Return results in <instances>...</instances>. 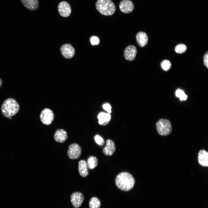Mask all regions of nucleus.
<instances>
[{
	"mask_svg": "<svg viewBox=\"0 0 208 208\" xmlns=\"http://www.w3.org/2000/svg\"><path fill=\"white\" fill-rule=\"evenodd\" d=\"M96 143L99 145L102 146L104 143V141L103 138L100 135H97L94 138Z\"/></svg>",
	"mask_w": 208,
	"mask_h": 208,
	"instance_id": "nucleus-23",
	"label": "nucleus"
},
{
	"mask_svg": "<svg viewBox=\"0 0 208 208\" xmlns=\"http://www.w3.org/2000/svg\"><path fill=\"white\" fill-rule=\"evenodd\" d=\"M84 199V196L82 193L79 192L73 193L70 196L71 203L75 208L80 207L82 204Z\"/></svg>",
	"mask_w": 208,
	"mask_h": 208,
	"instance_id": "nucleus-9",
	"label": "nucleus"
},
{
	"mask_svg": "<svg viewBox=\"0 0 208 208\" xmlns=\"http://www.w3.org/2000/svg\"><path fill=\"white\" fill-rule=\"evenodd\" d=\"M78 171L80 175L82 177H87L89 174L86 161L84 160H80L78 163Z\"/></svg>",
	"mask_w": 208,
	"mask_h": 208,
	"instance_id": "nucleus-17",
	"label": "nucleus"
},
{
	"mask_svg": "<svg viewBox=\"0 0 208 208\" xmlns=\"http://www.w3.org/2000/svg\"><path fill=\"white\" fill-rule=\"evenodd\" d=\"M111 116L109 114L105 113L104 120L105 122H108L110 119Z\"/></svg>",
	"mask_w": 208,
	"mask_h": 208,
	"instance_id": "nucleus-28",
	"label": "nucleus"
},
{
	"mask_svg": "<svg viewBox=\"0 0 208 208\" xmlns=\"http://www.w3.org/2000/svg\"><path fill=\"white\" fill-rule=\"evenodd\" d=\"M95 6L101 14L106 16L113 14L116 11V6L111 0H97Z\"/></svg>",
	"mask_w": 208,
	"mask_h": 208,
	"instance_id": "nucleus-3",
	"label": "nucleus"
},
{
	"mask_svg": "<svg viewBox=\"0 0 208 208\" xmlns=\"http://www.w3.org/2000/svg\"><path fill=\"white\" fill-rule=\"evenodd\" d=\"M175 95L177 97L179 98L180 101L185 100L187 98V96L186 95L184 92L180 89L176 90L175 92Z\"/></svg>",
	"mask_w": 208,
	"mask_h": 208,
	"instance_id": "nucleus-20",
	"label": "nucleus"
},
{
	"mask_svg": "<svg viewBox=\"0 0 208 208\" xmlns=\"http://www.w3.org/2000/svg\"><path fill=\"white\" fill-rule=\"evenodd\" d=\"M90 41L92 45H97L99 43V40L97 37L93 36L91 38Z\"/></svg>",
	"mask_w": 208,
	"mask_h": 208,
	"instance_id": "nucleus-24",
	"label": "nucleus"
},
{
	"mask_svg": "<svg viewBox=\"0 0 208 208\" xmlns=\"http://www.w3.org/2000/svg\"><path fill=\"white\" fill-rule=\"evenodd\" d=\"M2 80L0 78V88L2 84Z\"/></svg>",
	"mask_w": 208,
	"mask_h": 208,
	"instance_id": "nucleus-29",
	"label": "nucleus"
},
{
	"mask_svg": "<svg viewBox=\"0 0 208 208\" xmlns=\"http://www.w3.org/2000/svg\"><path fill=\"white\" fill-rule=\"evenodd\" d=\"M54 118L53 112L49 108H46L43 109L40 115V118L41 122L45 125H49L51 124Z\"/></svg>",
	"mask_w": 208,
	"mask_h": 208,
	"instance_id": "nucleus-5",
	"label": "nucleus"
},
{
	"mask_svg": "<svg viewBox=\"0 0 208 208\" xmlns=\"http://www.w3.org/2000/svg\"><path fill=\"white\" fill-rule=\"evenodd\" d=\"M103 107V109L106 111L108 113H111V107L110 105L108 103H105L104 104Z\"/></svg>",
	"mask_w": 208,
	"mask_h": 208,
	"instance_id": "nucleus-25",
	"label": "nucleus"
},
{
	"mask_svg": "<svg viewBox=\"0 0 208 208\" xmlns=\"http://www.w3.org/2000/svg\"><path fill=\"white\" fill-rule=\"evenodd\" d=\"M81 152V149L79 145L77 143H73L68 147L67 155L70 159H77L80 157Z\"/></svg>",
	"mask_w": 208,
	"mask_h": 208,
	"instance_id": "nucleus-6",
	"label": "nucleus"
},
{
	"mask_svg": "<svg viewBox=\"0 0 208 208\" xmlns=\"http://www.w3.org/2000/svg\"><path fill=\"white\" fill-rule=\"evenodd\" d=\"M156 128L159 135L166 136L172 131V127L170 121L166 119H161L156 123Z\"/></svg>",
	"mask_w": 208,
	"mask_h": 208,
	"instance_id": "nucleus-4",
	"label": "nucleus"
},
{
	"mask_svg": "<svg viewBox=\"0 0 208 208\" xmlns=\"http://www.w3.org/2000/svg\"><path fill=\"white\" fill-rule=\"evenodd\" d=\"M187 49V47L184 44H180L177 45L175 48V52L177 53H181L184 52Z\"/></svg>",
	"mask_w": 208,
	"mask_h": 208,
	"instance_id": "nucleus-21",
	"label": "nucleus"
},
{
	"mask_svg": "<svg viewBox=\"0 0 208 208\" xmlns=\"http://www.w3.org/2000/svg\"><path fill=\"white\" fill-rule=\"evenodd\" d=\"M9 118H10V119H11V117H10Z\"/></svg>",
	"mask_w": 208,
	"mask_h": 208,
	"instance_id": "nucleus-30",
	"label": "nucleus"
},
{
	"mask_svg": "<svg viewBox=\"0 0 208 208\" xmlns=\"http://www.w3.org/2000/svg\"><path fill=\"white\" fill-rule=\"evenodd\" d=\"M19 109V105L17 101L13 98H9L3 103L1 110L4 116L10 118L17 113Z\"/></svg>",
	"mask_w": 208,
	"mask_h": 208,
	"instance_id": "nucleus-2",
	"label": "nucleus"
},
{
	"mask_svg": "<svg viewBox=\"0 0 208 208\" xmlns=\"http://www.w3.org/2000/svg\"><path fill=\"white\" fill-rule=\"evenodd\" d=\"M53 137L56 141L59 143H64L68 138L67 133L63 129H58L55 132Z\"/></svg>",
	"mask_w": 208,
	"mask_h": 208,
	"instance_id": "nucleus-13",
	"label": "nucleus"
},
{
	"mask_svg": "<svg viewBox=\"0 0 208 208\" xmlns=\"http://www.w3.org/2000/svg\"><path fill=\"white\" fill-rule=\"evenodd\" d=\"M58 10L59 14L61 16L66 17L70 15L71 9L70 5L68 2L62 1L59 4Z\"/></svg>",
	"mask_w": 208,
	"mask_h": 208,
	"instance_id": "nucleus-7",
	"label": "nucleus"
},
{
	"mask_svg": "<svg viewBox=\"0 0 208 208\" xmlns=\"http://www.w3.org/2000/svg\"><path fill=\"white\" fill-rule=\"evenodd\" d=\"M105 114V113L103 112H101L99 113L98 116V118L99 119V120H103L105 121L104 118Z\"/></svg>",
	"mask_w": 208,
	"mask_h": 208,
	"instance_id": "nucleus-27",
	"label": "nucleus"
},
{
	"mask_svg": "<svg viewBox=\"0 0 208 208\" xmlns=\"http://www.w3.org/2000/svg\"><path fill=\"white\" fill-rule=\"evenodd\" d=\"M137 53V50L134 45H131L127 46L125 49L124 55L125 59L127 60L132 61L135 59Z\"/></svg>",
	"mask_w": 208,
	"mask_h": 208,
	"instance_id": "nucleus-10",
	"label": "nucleus"
},
{
	"mask_svg": "<svg viewBox=\"0 0 208 208\" xmlns=\"http://www.w3.org/2000/svg\"><path fill=\"white\" fill-rule=\"evenodd\" d=\"M116 150V146L114 142L110 139L106 141V145L103 148V153L106 156H110L112 155Z\"/></svg>",
	"mask_w": 208,
	"mask_h": 208,
	"instance_id": "nucleus-12",
	"label": "nucleus"
},
{
	"mask_svg": "<svg viewBox=\"0 0 208 208\" xmlns=\"http://www.w3.org/2000/svg\"><path fill=\"white\" fill-rule=\"evenodd\" d=\"M136 40L138 45L141 47L145 46L147 43L148 38L146 33L143 31H140L136 34Z\"/></svg>",
	"mask_w": 208,
	"mask_h": 208,
	"instance_id": "nucleus-15",
	"label": "nucleus"
},
{
	"mask_svg": "<svg viewBox=\"0 0 208 208\" xmlns=\"http://www.w3.org/2000/svg\"><path fill=\"white\" fill-rule=\"evenodd\" d=\"M115 182L116 186L120 190L128 191L133 187L135 183V179L129 172H122L117 176Z\"/></svg>",
	"mask_w": 208,
	"mask_h": 208,
	"instance_id": "nucleus-1",
	"label": "nucleus"
},
{
	"mask_svg": "<svg viewBox=\"0 0 208 208\" xmlns=\"http://www.w3.org/2000/svg\"><path fill=\"white\" fill-rule=\"evenodd\" d=\"M198 161L199 164L204 167L208 166V152L204 150H200L198 154Z\"/></svg>",
	"mask_w": 208,
	"mask_h": 208,
	"instance_id": "nucleus-14",
	"label": "nucleus"
},
{
	"mask_svg": "<svg viewBox=\"0 0 208 208\" xmlns=\"http://www.w3.org/2000/svg\"><path fill=\"white\" fill-rule=\"evenodd\" d=\"M162 68L165 71H167L170 68L171 64L169 60H165L163 61L161 64Z\"/></svg>",
	"mask_w": 208,
	"mask_h": 208,
	"instance_id": "nucleus-22",
	"label": "nucleus"
},
{
	"mask_svg": "<svg viewBox=\"0 0 208 208\" xmlns=\"http://www.w3.org/2000/svg\"><path fill=\"white\" fill-rule=\"evenodd\" d=\"M60 51L62 55L68 59L72 58L75 53L74 48L69 44H66L62 45L61 47Z\"/></svg>",
	"mask_w": 208,
	"mask_h": 208,
	"instance_id": "nucleus-11",
	"label": "nucleus"
},
{
	"mask_svg": "<svg viewBox=\"0 0 208 208\" xmlns=\"http://www.w3.org/2000/svg\"><path fill=\"white\" fill-rule=\"evenodd\" d=\"M119 8L123 13L128 14L132 12L134 8L133 2L130 0H122L119 4Z\"/></svg>",
	"mask_w": 208,
	"mask_h": 208,
	"instance_id": "nucleus-8",
	"label": "nucleus"
},
{
	"mask_svg": "<svg viewBox=\"0 0 208 208\" xmlns=\"http://www.w3.org/2000/svg\"><path fill=\"white\" fill-rule=\"evenodd\" d=\"M23 5L31 10H35L39 7L38 0H20Z\"/></svg>",
	"mask_w": 208,
	"mask_h": 208,
	"instance_id": "nucleus-16",
	"label": "nucleus"
},
{
	"mask_svg": "<svg viewBox=\"0 0 208 208\" xmlns=\"http://www.w3.org/2000/svg\"><path fill=\"white\" fill-rule=\"evenodd\" d=\"M98 163V159L96 157L90 156L86 162L88 168L90 170L94 169L97 166Z\"/></svg>",
	"mask_w": 208,
	"mask_h": 208,
	"instance_id": "nucleus-18",
	"label": "nucleus"
},
{
	"mask_svg": "<svg viewBox=\"0 0 208 208\" xmlns=\"http://www.w3.org/2000/svg\"><path fill=\"white\" fill-rule=\"evenodd\" d=\"M204 65L207 68H208V53L207 52L204 57Z\"/></svg>",
	"mask_w": 208,
	"mask_h": 208,
	"instance_id": "nucleus-26",
	"label": "nucleus"
},
{
	"mask_svg": "<svg viewBox=\"0 0 208 208\" xmlns=\"http://www.w3.org/2000/svg\"><path fill=\"white\" fill-rule=\"evenodd\" d=\"M89 205L90 208H99L101 205V203L99 199L93 197L90 199Z\"/></svg>",
	"mask_w": 208,
	"mask_h": 208,
	"instance_id": "nucleus-19",
	"label": "nucleus"
}]
</instances>
